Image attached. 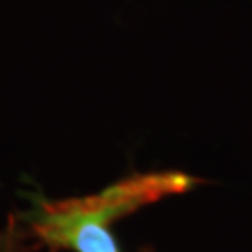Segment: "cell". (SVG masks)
I'll use <instances>...</instances> for the list:
<instances>
[{
    "instance_id": "1",
    "label": "cell",
    "mask_w": 252,
    "mask_h": 252,
    "mask_svg": "<svg viewBox=\"0 0 252 252\" xmlns=\"http://www.w3.org/2000/svg\"><path fill=\"white\" fill-rule=\"evenodd\" d=\"M200 183L181 170L131 174L99 192L37 204L25 215L30 234L45 249L69 252H120L114 224L136 211L180 196Z\"/></svg>"
},
{
    "instance_id": "2",
    "label": "cell",
    "mask_w": 252,
    "mask_h": 252,
    "mask_svg": "<svg viewBox=\"0 0 252 252\" xmlns=\"http://www.w3.org/2000/svg\"><path fill=\"white\" fill-rule=\"evenodd\" d=\"M45 249L30 234L23 217L9 215L6 224L0 228V252H37ZM47 252H60L56 249H47Z\"/></svg>"
},
{
    "instance_id": "3",
    "label": "cell",
    "mask_w": 252,
    "mask_h": 252,
    "mask_svg": "<svg viewBox=\"0 0 252 252\" xmlns=\"http://www.w3.org/2000/svg\"><path fill=\"white\" fill-rule=\"evenodd\" d=\"M136 252H155V251H153L152 247H142V249H138Z\"/></svg>"
}]
</instances>
